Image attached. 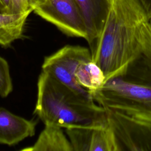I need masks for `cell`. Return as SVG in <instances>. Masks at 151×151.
Listing matches in <instances>:
<instances>
[{
	"label": "cell",
	"instance_id": "cell-11",
	"mask_svg": "<svg viewBox=\"0 0 151 151\" xmlns=\"http://www.w3.org/2000/svg\"><path fill=\"white\" fill-rule=\"evenodd\" d=\"M75 77L77 83L90 92L100 88L106 80L102 69L93 60L81 63L76 71Z\"/></svg>",
	"mask_w": 151,
	"mask_h": 151
},
{
	"label": "cell",
	"instance_id": "cell-17",
	"mask_svg": "<svg viewBox=\"0 0 151 151\" xmlns=\"http://www.w3.org/2000/svg\"><path fill=\"white\" fill-rule=\"evenodd\" d=\"M150 21H151V18H150Z\"/></svg>",
	"mask_w": 151,
	"mask_h": 151
},
{
	"label": "cell",
	"instance_id": "cell-10",
	"mask_svg": "<svg viewBox=\"0 0 151 151\" xmlns=\"http://www.w3.org/2000/svg\"><path fill=\"white\" fill-rule=\"evenodd\" d=\"M31 12H0V46L8 48L22 38L27 18Z\"/></svg>",
	"mask_w": 151,
	"mask_h": 151
},
{
	"label": "cell",
	"instance_id": "cell-2",
	"mask_svg": "<svg viewBox=\"0 0 151 151\" xmlns=\"http://www.w3.org/2000/svg\"><path fill=\"white\" fill-rule=\"evenodd\" d=\"M90 92V91H89ZM104 109L151 117V21L146 24L135 55L98 89L90 91Z\"/></svg>",
	"mask_w": 151,
	"mask_h": 151
},
{
	"label": "cell",
	"instance_id": "cell-9",
	"mask_svg": "<svg viewBox=\"0 0 151 151\" xmlns=\"http://www.w3.org/2000/svg\"><path fill=\"white\" fill-rule=\"evenodd\" d=\"M24 151H73L70 141L63 128L51 124H45L35 143L22 149Z\"/></svg>",
	"mask_w": 151,
	"mask_h": 151
},
{
	"label": "cell",
	"instance_id": "cell-16",
	"mask_svg": "<svg viewBox=\"0 0 151 151\" xmlns=\"http://www.w3.org/2000/svg\"><path fill=\"white\" fill-rule=\"evenodd\" d=\"M0 12H4V11H3V8H2V6L1 4V2H0Z\"/></svg>",
	"mask_w": 151,
	"mask_h": 151
},
{
	"label": "cell",
	"instance_id": "cell-15",
	"mask_svg": "<svg viewBox=\"0 0 151 151\" xmlns=\"http://www.w3.org/2000/svg\"><path fill=\"white\" fill-rule=\"evenodd\" d=\"M146 11L150 19L151 18V0H139Z\"/></svg>",
	"mask_w": 151,
	"mask_h": 151
},
{
	"label": "cell",
	"instance_id": "cell-1",
	"mask_svg": "<svg viewBox=\"0 0 151 151\" xmlns=\"http://www.w3.org/2000/svg\"><path fill=\"white\" fill-rule=\"evenodd\" d=\"M150 19L139 0H110L107 19L92 57L102 69L106 80L135 55Z\"/></svg>",
	"mask_w": 151,
	"mask_h": 151
},
{
	"label": "cell",
	"instance_id": "cell-7",
	"mask_svg": "<svg viewBox=\"0 0 151 151\" xmlns=\"http://www.w3.org/2000/svg\"><path fill=\"white\" fill-rule=\"evenodd\" d=\"M83 16L92 57L95 54L109 14L110 0H75Z\"/></svg>",
	"mask_w": 151,
	"mask_h": 151
},
{
	"label": "cell",
	"instance_id": "cell-4",
	"mask_svg": "<svg viewBox=\"0 0 151 151\" xmlns=\"http://www.w3.org/2000/svg\"><path fill=\"white\" fill-rule=\"evenodd\" d=\"M114 151H151V117L105 109Z\"/></svg>",
	"mask_w": 151,
	"mask_h": 151
},
{
	"label": "cell",
	"instance_id": "cell-8",
	"mask_svg": "<svg viewBox=\"0 0 151 151\" xmlns=\"http://www.w3.org/2000/svg\"><path fill=\"white\" fill-rule=\"evenodd\" d=\"M37 123L0 107V144L13 146L35 134Z\"/></svg>",
	"mask_w": 151,
	"mask_h": 151
},
{
	"label": "cell",
	"instance_id": "cell-13",
	"mask_svg": "<svg viewBox=\"0 0 151 151\" xmlns=\"http://www.w3.org/2000/svg\"><path fill=\"white\" fill-rule=\"evenodd\" d=\"M45 0H11V11L12 13H24L32 12L34 9Z\"/></svg>",
	"mask_w": 151,
	"mask_h": 151
},
{
	"label": "cell",
	"instance_id": "cell-14",
	"mask_svg": "<svg viewBox=\"0 0 151 151\" xmlns=\"http://www.w3.org/2000/svg\"><path fill=\"white\" fill-rule=\"evenodd\" d=\"M3 11L5 13H12L11 11V0H0Z\"/></svg>",
	"mask_w": 151,
	"mask_h": 151
},
{
	"label": "cell",
	"instance_id": "cell-5",
	"mask_svg": "<svg viewBox=\"0 0 151 151\" xmlns=\"http://www.w3.org/2000/svg\"><path fill=\"white\" fill-rule=\"evenodd\" d=\"M91 60L89 48L80 45H67L45 57L41 69L42 71L73 91L89 96H91L89 91L77 83L75 73L81 63Z\"/></svg>",
	"mask_w": 151,
	"mask_h": 151
},
{
	"label": "cell",
	"instance_id": "cell-6",
	"mask_svg": "<svg viewBox=\"0 0 151 151\" xmlns=\"http://www.w3.org/2000/svg\"><path fill=\"white\" fill-rule=\"evenodd\" d=\"M33 11L66 35L86 39L85 23L75 0H45Z\"/></svg>",
	"mask_w": 151,
	"mask_h": 151
},
{
	"label": "cell",
	"instance_id": "cell-12",
	"mask_svg": "<svg viewBox=\"0 0 151 151\" xmlns=\"http://www.w3.org/2000/svg\"><path fill=\"white\" fill-rule=\"evenodd\" d=\"M12 90L13 84L8 63L0 56V96L5 98Z\"/></svg>",
	"mask_w": 151,
	"mask_h": 151
},
{
	"label": "cell",
	"instance_id": "cell-3",
	"mask_svg": "<svg viewBox=\"0 0 151 151\" xmlns=\"http://www.w3.org/2000/svg\"><path fill=\"white\" fill-rule=\"evenodd\" d=\"M34 113L44 124L64 129L107 126L106 109L92 96L78 93L43 71L38 78Z\"/></svg>",
	"mask_w": 151,
	"mask_h": 151
}]
</instances>
